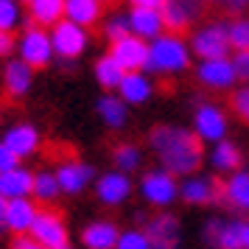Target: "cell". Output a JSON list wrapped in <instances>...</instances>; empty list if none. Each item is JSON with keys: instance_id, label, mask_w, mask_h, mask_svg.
I'll return each instance as SVG.
<instances>
[{"instance_id": "35", "label": "cell", "mask_w": 249, "mask_h": 249, "mask_svg": "<svg viewBox=\"0 0 249 249\" xmlns=\"http://www.w3.org/2000/svg\"><path fill=\"white\" fill-rule=\"evenodd\" d=\"M129 14H112L107 23H104V36L109 39V42H118V39H124L129 36Z\"/></svg>"}, {"instance_id": "3", "label": "cell", "mask_w": 249, "mask_h": 249, "mask_svg": "<svg viewBox=\"0 0 249 249\" xmlns=\"http://www.w3.org/2000/svg\"><path fill=\"white\" fill-rule=\"evenodd\" d=\"M191 53H196L199 62L204 59H227L232 56V45H230V23L215 20V23H204L193 28L191 34Z\"/></svg>"}, {"instance_id": "10", "label": "cell", "mask_w": 249, "mask_h": 249, "mask_svg": "<svg viewBox=\"0 0 249 249\" xmlns=\"http://www.w3.org/2000/svg\"><path fill=\"white\" fill-rule=\"evenodd\" d=\"M28 235L34 238L36 244H42L45 249H59L68 244V224L53 210H39Z\"/></svg>"}, {"instance_id": "7", "label": "cell", "mask_w": 249, "mask_h": 249, "mask_svg": "<svg viewBox=\"0 0 249 249\" xmlns=\"http://www.w3.org/2000/svg\"><path fill=\"white\" fill-rule=\"evenodd\" d=\"M51 42H53V53L62 62H73L87 51L90 36H87V28L70 23V20H62L51 28Z\"/></svg>"}, {"instance_id": "28", "label": "cell", "mask_w": 249, "mask_h": 249, "mask_svg": "<svg viewBox=\"0 0 249 249\" xmlns=\"http://www.w3.org/2000/svg\"><path fill=\"white\" fill-rule=\"evenodd\" d=\"M92 73H95V81H98V84H101L107 92L118 90V87H121V81H124V76H126V70L121 68V65H118L112 56H109V53L95 62Z\"/></svg>"}, {"instance_id": "46", "label": "cell", "mask_w": 249, "mask_h": 249, "mask_svg": "<svg viewBox=\"0 0 249 249\" xmlns=\"http://www.w3.org/2000/svg\"><path fill=\"white\" fill-rule=\"evenodd\" d=\"M59 249H73V247H70V244H65V247H59Z\"/></svg>"}, {"instance_id": "22", "label": "cell", "mask_w": 249, "mask_h": 249, "mask_svg": "<svg viewBox=\"0 0 249 249\" xmlns=\"http://www.w3.org/2000/svg\"><path fill=\"white\" fill-rule=\"evenodd\" d=\"M3 84H6L9 95L23 98L25 92L31 90V84H34V68L25 65L23 59H9L6 70H3Z\"/></svg>"}, {"instance_id": "17", "label": "cell", "mask_w": 249, "mask_h": 249, "mask_svg": "<svg viewBox=\"0 0 249 249\" xmlns=\"http://www.w3.org/2000/svg\"><path fill=\"white\" fill-rule=\"evenodd\" d=\"M39 213V207L34 204V199H12L6 204V230L9 232H17V235H28L31 227H34V218Z\"/></svg>"}, {"instance_id": "41", "label": "cell", "mask_w": 249, "mask_h": 249, "mask_svg": "<svg viewBox=\"0 0 249 249\" xmlns=\"http://www.w3.org/2000/svg\"><path fill=\"white\" fill-rule=\"evenodd\" d=\"M9 249H45V247H42V244H36L31 235H17Z\"/></svg>"}, {"instance_id": "45", "label": "cell", "mask_w": 249, "mask_h": 249, "mask_svg": "<svg viewBox=\"0 0 249 249\" xmlns=\"http://www.w3.org/2000/svg\"><path fill=\"white\" fill-rule=\"evenodd\" d=\"M244 249H249V221L244 224Z\"/></svg>"}, {"instance_id": "16", "label": "cell", "mask_w": 249, "mask_h": 249, "mask_svg": "<svg viewBox=\"0 0 249 249\" xmlns=\"http://www.w3.org/2000/svg\"><path fill=\"white\" fill-rule=\"evenodd\" d=\"M129 31L140 39H146V42H154L168 28H165V20H162L160 9H132L129 12Z\"/></svg>"}, {"instance_id": "21", "label": "cell", "mask_w": 249, "mask_h": 249, "mask_svg": "<svg viewBox=\"0 0 249 249\" xmlns=\"http://www.w3.org/2000/svg\"><path fill=\"white\" fill-rule=\"evenodd\" d=\"M221 199L238 213H249V171L238 168L221 185Z\"/></svg>"}, {"instance_id": "36", "label": "cell", "mask_w": 249, "mask_h": 249, "mask_svg": "<svg viewBox=\"0 0 249 249\" xmlns=\"http://www.w3.org/2000/svg\"><path fill=\"white\" fill-rule=\"evenodd\" d=\"M221 224H224V218H218V215H210L207 221H204V230H202V238L207 247L218 249V235H221Z\"/></svg>"}, {"instance_id": "11", "label": "cell", "mask_w": 249, "mask_h": 249, "mask_svg": "<svg viewBox=\"0 0 249 249\" xmlns=\"http://www.w3.org/2000/svg\"><path fill=\"white\" fill-rule=\"evenodd\" d=\"M196 79L207 90H232L238 84V73L232 59H204L196 65Z\"/></svg>"}, {"instance_id": "1", "label": "cell", "mask_w": 249, "mask_h": 249, "mask_svg": "<svg viewBox=\"0 0 249 249\" xmlns=\"http://www.w3.org/2000/svg\"><path fill=\"white\" fill-rule=\"evenodd\" d=\"M148 146L157 154L160 168L174 174L177 179L199 174V165L204 162L202 140L185 126H171V124L154 126L151 135H148Z\"/></svg>"}, {"instance_id": "5", "label": "cell", "mask_w": 249, "mask_h": 249, "mask_svg": "<svg viewBox=\"0 0 249 249\" xmlns=\"http://www.w3.org/2000/svg\"><path fill=\"white\" fill-rule=\"evenodd\" d=\"M53 56L56 53H53L51 34L45 28H39V25H25L23 36L17 42V59H23L31 68H45V65H51Z\"/></svg>"}, {"instance_id": "34", "label": "cell", "mask_w": 249, "mask_h": 249, "mask_svg": "<svg viewBox=\"0 0 249 249\" xmlns=\"http://www.w3.org/2000/svg\"><path fill=\"white\" fill-rule=\"evenodd\" d=\"M115 249H151V244H148L146 230L132 227V230H121V238H118Z\"/></svg>"}, {"instance_id": "40", "label": "cell", "mask_w": 249, "mask_h": 249, "mask_svg": "<svg viewBox=\"0 0 249 249\" xmlns=\"http://www.w3.org/2000/svg\"><path fill=\"white\" fill-rule=\"evenodd\" d=\"M204 3H213L218 9H224L227 14H241L249 6V0H204Z\"/></svg>"}, {"instance_id": "6", "label": "cell", "mask_w": 249, "mask_h": 249, "mask_svg": "<svg viewBox=\"0 0 249 249\" xmlns=\"http://www.w3.org/2000/svg\"><path fill=\"white\" fill-rule=\"evenodd\" d=\"M227 132H230V118H227V112L218 104L196 107V112H193V135L202 143H213L215 146V143L227 140Z\"/></svg>"}, {"instance_id": "24", "label": "cell", "mask_w": 249, "mask_h": 249, "mask_svg": "<svg viewBox=\"0 0 249 249\" xmlns=\"http://www.w3.org/2000/svg\"><path fill=\"white\" fill-rule=\"evenodd\" d=\"M207 162H210V168L215 174H235L241 168V148L232 143V140H221V143H215L210 148V154H207Z\"/></svg>"}, {"instance_id": "12", "label": "cell", "mask_w": 249, "mask_h": 249, "mask_svg": "<svg viewBox=\"0 0 249 249\" xmlns=\"http://www.w3.org/2000/svg\"><path fill=\"white\" fill-rule=\"evenodd\" d=\"M53 174H56L62 193H68V196L84 193L92 185V179H95V168L90 162H84V160H65Z\"/></svg>"}, {"instance_id": "26", "label": "cell", "mask_w": 249, "mask_h": 249, "mask_svg": "<svg viewBox=\"0 0 249 249\" xmlns=\"http://www.w3.org/2000/svg\"><path fill=\"white\" fill-rule=\"evenodd\" d=\"M31 23L39 28H53L65 20V0H31L28 3Z\"/></svg>"}, {"instance_id": "15", "label": "cell", "mask_w": 249, "mask_h": 249, "mask_svg": "<svg viewBox=\"0 0 249 249\" xmlns=\"http://www.w3.org/2000/svg\"><path fill=\"white\" fill-rule=\"evenodd\" d=\"M132 191H135V185L129 179V174H124V171H107V174H101L95 179V196L107 207L124 204L132 196Z\"/></svg>"}, {"instance_id": "9", "label": "cell", "mask_w": 249, "mask_h": 249, "mask_svg": "<svg viewBox=\"0 0 249 249\" xmlns=\"http://www.w3.org/2000/svg\"><path fill=\"white\" fill-rule=\"evenodd\" d=\"M204 0H162V20L171 34H179L196 25V20L204 14Z\"/></svg>"}, {"instance_id": "18", "label": "cell", "mask_w": 249, "mask_h": 249, "mask_svg": "<svg viewBox=\"0 0 249 249\" xmlns=\"http://www.w3.org/2000/svg\"><path fill=\"white\" fill-rule=\"evenodd\" d=\"M118 238H121V230L109 218L90 221V224L81 230V244H84V249H115Z\"/></svg>"}, {"instance_id": "33", "label": "cell", "mask_w": 249, "mask_h": 249, "mask_svg": "<svg viewBox=\"0 0 249 249\" xmlns=\"http://www.w3.org/2000/svg\"><path fill=\"white\" fill-rule=\"evenodd\" d=\"M230 45L235 51H249V17H235L230 20Z\"/></svg>"}, {"instance_id": "43", "label": "cell", "mask_w": 249, "mask_h": 249, "mask_svg": "<svg viewBox=\"0 0 249 249\" xmlns=\"http://www.w3.org/2000/svg\"><path fill=\"white\" fill-rule=\"evenodd\" d=\"M132 9H162V0H129Z\"/></svg>"}, {"instance_id": "48", "label": "cell", "mask_w": 249, "mask_h": 249, "mask_svg": "<svg viewBox=\"0 0 249 249\" xmlns=\"http://www.w3.org/2000/svg\"><path fill=\"white\" fill-rule=\"evenodd\" d=\"M20 3H25V6H28V3H31V0H20Z\"/></svg>"}, {"instance_id": "20", "label": "cell", "mask_w": 249, "mask_h": 249, "mask_svg": "<svg viewBox=\"0 0 249 249\" xmlns=\"http://www.w3.org/2000/svg\"><path fill=\"white\" fill-rule=\"evenodd\" d=\"M31 191H34V174L28 168L17 165V168L0 174V196L6 202H12V199H28Z\"/></svg>"}, {"instance_id": "13", "label": "cell", "mask_w": 249, "mask_h": 249, "mask_svg": "<svg viewBox=\"0 0 249 249\" xmlns=\"http://www.w3.org/2000/svg\"><path fill=\"white\" fill-rule=\"evenodd\" d=\"M179 199L185 204H193V207L213 204L215 199H221V185L207 174H193V177H185L179 182Z\"/></svg>"}, {"instance_id": "37", "label": "cell", "mask_w": 249, "mask_h": 249, "mask_svg": "<svg viewBox=\"0 0 249 249\" xmlns=\"http://www.w3.org/2000/svg\"><path fill=\"white\" fill-rule=\"evenodd\" d=\"M232 109L249 124V84H244L232 92Z\"/></svg>"}, {"instance_id": "2", "label": "cell", "mask_w": 249, "mask_h": 249, "mask_svg": "<svg viewBox=\"0 0 249 249\" xmlns=\"http://www.w3.org/2000/svg\"><path fill=\"white\" fill-rule=\"evenodd\" d=\"M191 59H193L191 45L179 34L165 31L154 42H148L146 73H151V76H179L191 68Z\"/></svg>"}, {"instance_id": "39", "label": "cell", "mask_w": 249, "mask_h": 249, "mask_svg": "<svg viewBox=\"0 0 249 249\" xmlns=\"http://www.w3.org/2000/svg\"><path fill=\"white\" fill-rule=\"evenodd\" d=\"M17 165H20V157H17L12 148H9L6 143H3V140H0V174H6V171L17 168Z\"/></svg>"}, {"instance_id": "19", "label": "cell", "mask_w": 249, "mask_h": 249, "mask_svg": "<svg viewBox=\"0 0 249 249\" xmlns=\"http://www.w3.org/2000/svg\"><path fill=\"white\" fill-rule=\"evenodd\" d=\"M118 95L124 98L129 107H140L146 104L151 95H154V81L146 70H137V73H126L121 87H118Z\"/></svg>"}, {"instance_id": "25", "label": "cell", "mask_w": 249, "mask_h": 249, "mask_svg": "<svg viewBox=\"0 0 249 249\" xmlns=\"http://www.w3.org/2000/svg\"><path fill=\"white\" fill-rule=\"evenodd\" d=\"M95 109H98V118H101L109 129H124L126 121H129V104H126L121 95H115V92L101 95L98 104H95Z\"/></svg>"}, {"instance_id": "4", "label": "cell", "mask_w": 249, "mask_h": 249, "mask_svg": "<svg viewBox=\"0 0 249 249\" xmlns=\"http://www.w3.org/2000/svg\"><path fill=\"white\" fill-rule=\"evenodd\" d=\"M140 196L146 199L151 207H171L179 199V182L174 174L165 168H151L140 177Z\"/></svg>"}, {"instance_id": "44", "label": "cell", "mask_w": 249, "mask_h": 249, "mask_svg": "<svg viewBox=\"0 0 249 249\" xmlns=\"http://www.w3.org/2000/svg\"><path fill=\"white\" fill-rule=\"evenodd\" d=\"M6 199H3V196H0V235H3V232H6Z\"/></svg>"}, {"instance_id": "8", "label": "cell", "mask_w": 249, "mask_h": 249, "mask_svg": "<svg viewBox=\"0 0 249 249\" xmlns=\"http://www.w3.org/2000/svg\"><path fill=\"white\" fill-rule=\"evenodd\" d=\"M143 230H146L151 249H179L182 244V221L168 210L146 218Z\"/></svg>"}, {"instance_id": "47", "label": "cell", "mask_w": 249, "mask_h": 249, "mask_svg": "<svg viewBox=\"0 0 249 249\" xmlns=\"http://www.w3.org/2000/svg\"><path fill=\"white\" fill-rule=\"evenodd\" d=\"M98 3H101V6H104V3H112V0H98Z\"/></svg>"}, {"instance_id": "30", "label": "cell", "mask_w": 249, "mask_h": 249, "mask_svg": "<svg viewBox=\"0 0 249 249\" xmlns=\"http://www.w3.org/2000/svg\"><path fill=\"white\" fill-rule=\"evenodd\" d=\"M112 162L115 171H124V174H132L143 165V151L135 146V143H124L112 151Z\"/></svg>"}, {"instance_id": "14", "label": "cell", "mask_w": 249, "mask_h": 249, "mask_svg": "<svg viewBox=\"0 0 249 249\" xmlns=\"http://www.w3.org/2000/svg\"><path fill=\"white\" fill-rule=\"evenodd\" d=\"M109 56L126 70V73H137V70H146V62H148V42L140 39V36L129 34L124 39L112 42L109 48Z\"/></svg>"}, {"instance_id": "27", "label": "cell", "mask_w": 249, "mask_h": 249, "mask_svg": "<svg viewBox=\"0 0 249 249\" xmlns=\"http://www.w3.org/2000/svg\"><path fill=\"white\" fill-rule=\"evenodd\" d=\"M65 20L90 28L101 20V3L98 0H65Z\"/></svg>"}, {"instance_id": "32", "label": "cell", "mask_w": 249, "mask_h": 249, "mask_svg": "<svg viewBox=\"0 0 249 249\" xmlns=\"http://www.w3.org/2000/svg\"><path fill=\"white\" fill-rule=\"evenodd\" d=\"M23 20V6L20 0H0V31H9L12 34L14 28Z\"/></svg>"}, {"instance_id": "23", "label": "cell", "mask_w": 249, "mask_h": 249, "mask_svg": "<svg viewBox=\"0 0 249 249\" xmlns=\"http://www.w3.org/2000/svg\"><path fill=\"white\" fill-rule=\"evenodd\" d=\"M3 143L12 148L20 160L31 157L36 148H39V132H36V126H31V124H14L12 129H6Z\"/></svg>"}, {"instance_id": "38", "label": "cell", "mask_w": 249, "mask_h": 249, "mask_svg": "<svg viewBox=\"0 0 249 249\" xmlns=\"http://www.w3.org/2000/svg\"><path fill=\"white\" fill-rule=\"evenodd\" d=\"M232 65H235V73H238V81L249 84V51H235L232 53Z\"/></svg>"}, {"instance_id": "42", "label": "cell", "mask_w": 249, "mask_h": 249, "mask_svg": "<svg viewBox=\"0 0 249 249\" xmlns=\"http://www.w3.org/2000/svg\"><path fill=\"white\" fill-rule=\"evenodd\" d=\"M14 51V39L9 31H0V56H6V53H12Z\"/></svg>"}, {"instance_id": "31", "label": "cell", "mask_w": 249, "mask_h": 249, "mask_svg": "<svg viewBox=\"0 0 249 249\" xmlns=\"http://www.w3.org/2000/svg\"><path fill=\"white\" fill-rule=\"evenodd\" d=\"M244 218H224L221 235H218V249H244Z\"/></svg>"}, {"instance_id": "29", "label": "cell", "mask_w": 249, "mask_h": 249, "mask_svg": "<svg viewBox=\"0 0 249 249\" xmlns=\"http://www.w3.org/2000/svg\"><path fill=\"white\" fill-rule=\"evenodd\" d=\"M59 193H62V188H59L56 174H51V171L34 174V191H31V199H36V202H42V204H51V202H56Z\"/></svg>"}]
</instances>
